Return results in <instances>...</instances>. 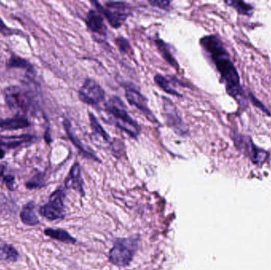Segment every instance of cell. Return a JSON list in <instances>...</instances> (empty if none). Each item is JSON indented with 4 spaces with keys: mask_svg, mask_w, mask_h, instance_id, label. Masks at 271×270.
<instances>
[{
    "mask_svg": "<svg viewBox=\"0 0 271 270\" xmlns=\"http://www.w3.org/2000/svg\"><path fill=\"white\" fill-rule=\"evenodd\" d=\"M4 155H5V152L0 148V158H4Z\"/></svg>",
    "mask_w": 271,
    "mask_h": 270,
    "instance_id": "31",
    "label": "cell"
},
{
    "mask_svg": "<svg viewBox=\"0 0 271 270\" xmlns=\"http://www.w3.org/2000/svg\"><path fill=\"white\" fill-rule=\"evenodd\" d=\"M64 198L65 193L63 190L58 188L54 191L50 196L48 202L40 208V214L48 221L63 220L65 217Z\"/></svg>",
    "mask_w": 271,
    "mask_h": 270,
    "instance_id": "5",
    "label": "cell"
},
{
    "mask_svg": "<svg viewBox=\"0 0 271 270\" xmlns=\"http://www.w3.org/2000/svg\"><path fill=\"white\" fill-rule=\"evenodd\" d=\"M250 98L251 100H252V103H253L254 105H255V106L258 107V108L260 109V110H262L263 112L269 114V112L267 111V110H266V107H265L264 105H262V104L261 103L260 101H259V100L256 99V98H255V96H254L253 94H251V93Z\"/></svg>",
    "mask_w": 271,
    "mask_h": 270,
    "instance_id": "28",
    "label": "cell"
},
{
    "mask_svg": "<svg viewBox=\"0 0 271 270\" xmlns=\"http://www.w3.org/2000/svg\"><path fill=\"white\" fill-rule=\"evenodd\" d=\"M163 117L167 126L177 135L185 137L189 135V130L178 112L177 108L169 98L163 97Z\"/></svg>",
    "mask_w": 271,
    "mask_h": 270,
    "instance_id": "6",
    "label": "cell"
},
{
    "mask_svg": "<svg viewBox=\"0 0 271 270\" xmlns=\"http://www.w3.org/2000/svg\"><path fill=\"white\" fill-rule=\"evenodd\" d=\"M7 65L11 67V68H22V69L27 70L30 72L34 71L32 65L28 61L22 59L21 57H11V59L8 61Z\"/></svg>",
    "mask_w": 271,
    "mask_h": 270,
    "instance_id": "23",
    "label": "cell"
},
{
    "mask_svg": "<svg viewBox=\"0 0 271 270\" xmlns=\"http://www.w3.org/2000/svg\"><path fill=\"white\" fill-rule=\"evenodd\" d=\"M105 111L112 124L122 130L132 138L137 139L140 128L137 121L128 114L123 101L118 97L113 96L105 104Z\"/></svg>",
    "mask_w": 271,
    "mask_h": 270,
    "instance_id": "2",
    "label": "cell"
},
{
    "mask_svg": "<svg viewBox=\"0 0 271 270\" xmlns=\"http://www.w3.org/2000/svg\"><path fill=\"white\" fill-rule=\"evenodd\" d=\"M235 141H239V143H236L237 148L239 146H241L240 149L243 148L248 150L252 161L255 164H259L266 159V155H267L266 151L257 148L251 140L248 141L246 137H240L239 140L236 139Z\"/></svg>",
    "mask_w": 271,
    "mask_h": 270,
    "instance_id": "12",
    "label": "cell"
},
{
    "mask_svg": "<svg viewBox=\"0 0 271 270\" xmlns=\"http://www.w3.org/2000/svg\"><path fill=\"white\" fill-rule=\"evenodd\" d=\"M154 79L156 84H157L160 88H162L165 92L167 93V94H171V95H174V96L179 97V98L182 97V94H181L180 93L178 92V91H176V90H175L173 87H171L168 80L165 78V77H163V75H156Z\"/></svg>",
    "mask_w": 271,
    "mask_h": 270,
    "instance_id": "21",
    "label": "cell"
},
{
    "mask_svg": "<svg viewBox=\"0 0 271 270\" xmlns=\"http://www.w3.org/2000/svg\"><path fill=\"white\" fill-rule=\"evenodd\" d=\"M138 238H120L109 253V260L114 265L125 267L130 265L139 248Z\"/></svg>",
    "mask_w": 271,
    "mask_h": 270,
    "instance_id": "3",
    "label": "cell"
},
{
    "mask_svg": "<svg viewBox=\"0 0 271 270\" xmlns=\"http://www.w3.org/2000/svg\"><path fill=\"white\" fill-rule=\"evenodd\" d=\"M97 11L104 15L113 28H120L130 16L131 6L125 2H107L106 7L96 1H93Z\"/></svg>",
    "mask_w": 271,
    "mask_h": 270,
    "instance_id": "4",
    "label": "cell"
},
{
    "mask_svg": "<svg viewBox=\"0 0 271 270\" xmlns=\"http://www.w3.org/2000/svg\"><path fill=\"white\" fill-rule=\"evenodd\" d=\"M0 33H2L5 36L11 35L13 34L11 30L6 26L5 24L4 23V21L1 20V18H0Z\"/></svg>",
    "mask_w": 271,
    "mask_h": 270,
    "instance_id": "29",
    "label": "cell"
},
{
    "mask_svg": "<svg viewBox=\"0 0 271 270\" xmlns=\"http://www.w3.org/2000/svg\"><path fill=\"white\" fill-rule=\"evenodd\" d=\"M225 4L234 7L239 14H245V15H251L252 14V11H253V7L243 2V1L232 0V1H225Z\"/></svg>",
    "mask_w": 271,
    "mask_h": 270,
    "instance_id": "22",
    "label": "cell"
},
{
    "mask_svg": "<svg viewBox=\"0 0 271 270\" xmlns=\"http://www.w3.org/2000/svg\"><path fill=\"white\" fill-rule=\"evenodd\" d=\"M79 97L84 103L97 106L104 101L105 91L94 80L87 78L79 91Z\"/></svg>",
    "mask_w": 271,
    "mask_h": 270,
    "instance_id": "8",
    "label": "cell"
},
{
    "mask_svg": "<svg viewBox=\"0 0 271 270\" xmlns=\"http://www.w3.org/2000/svg\"><path fill=\"white\" fill-rule=\"evenodd\" d=\"M155 42H156V46H157L158 49L160 50V53H161L162 57L164 58L165 61L169 63V64H170L173 68L179 69V64H178L174 57L170 53L167 44L160 39L155 40Z\"/></svg>",
    "mask_w": 271,
    "mask_h": 270,
    "instance_id": "18",
    "label": "cell"
},
{
    "mask_svg": "<svg viewBox=\"0 0 271 270\" xmlns=\"http://www.w3.org/2000/svg\"><path fill=\"white\" fill-rule=\"evenodd\" d=\"M64 184L67 188H73L77 192L80 193L82 196L85 195V191L84 190V180L82 178L80 164L77 163L71 167V171L64 181Z\"/></svg>",
    "mask_w": 271,
    "mask_h": 270,
    "instance_id": "11",
    "label": "cell"
},
{
    "mask_svg": "<svg viewBox=\"0 0 271 270\" xmlns=\"http://www.w3.org/2000/svg\"><path fill=\"white\" fill-rule=\"evenodd\" d=\"M89 119H90V126L92 128L93 132L98 137H102L103 139V141L107 143H110L111 137L106 132V130L103 128V126L100 125V123L98 122L97 118H95V116L92 113H89Z\"/></svg>",
    "mask_w": 271,
    "mask_h": 270,
    "instance_id": "19",
    "label": "cell"
},
{
    "mask_svg": "<svg viewBox=\"0 0 271 270\" xmlns=\"http://www.w3.org/2000/svg\"><path fill=\"white\" fill-rule=\"evenodd\" d=\"M35 204L32 201L27 203L22 207L20 212L21 222L27 226H36L39 224V219L34 212Z\"/></svg>",
    "mask_w": 271,
    "mask_h": 270,
    "instance_id": "14",
    "label": "cell"
},
{
    "mask_svg": "<svg viewBox=\"0 0 271 270\" xmlns=\"http://www.w3.org/2000/svg\"><path fill=\"white\" fill-rule=\"evenodd\" d=\"M126 98L129 101V103L139 110L142 114L145 116L146 118L149 121L154 123V124L160 125V123L156 119V117L153 115L150 109L149 108L147 98L144 95H142L139 91L129 88L126 91Z\"/></svg>",
    "mask_w": 271,
    "mask_h": 270,
    "instance_id": "10",
    "label": "cell"
},
{
    "mask_svg": "<svg viewBox=\"0 0 271 270\" xmlns=\"http://www.w3.org/2000/svg\"><path fill=\"white\" fill-rule=\"evenodd\" d=\"M15 178L12 175H7L4 178V182H5L6 185H7V188L11 191H14L15 190V187H14V181Z\"/></svg>",
    "mask_w": 271,
    "mask_h": 270,
    "instance_id": "27",
    "label": "cell"
},
{
    "mask_svg": "<svg viewBox=\"0 0 271 270\" xmlns=\"http://www.w3.org/2000/svg\"><path fill=\"white\" fill-rule=\"evenodd\" d=\"M200 43L220 73L227 92L238 101L241 107L246 108L248 101L240 86L239 75L221 41L216 36L209 35L202 38Z\"/></svg>",
    "mask_w": 271,
    "mask_h": 270,
    "instance_id": "1",
    "label": "cell"
},
{
    "mask_svg": "<svg viewBox=\"0 0 271 270\" xmlns=\"http://www.w3.org/2000/svg\"><path fill=\"white\" fill-rule=\"evenodd\" d=\"M86 25L92 33L93 38L97 42H103L107 38V28L100 13L90 10L86 18Z\"/></svg>",
    "mask_w": 271,
    "mask_h": 270,
    "instance_id": "9",
    "label": "cell"
},
{
    "mask_svg": "<svg viewBox=\"0 0 271 270\" xmlns=\"http://www.w3.org/2000/svg\"><path fill=\"white\" fill-rule=\"evenodd\" d=\"M4 171H5V167H4V165H2V164H0V177L3 176Z\"/></svg>",
    "mask_w": 271,
    "mask_h": 270,
    "instance_id": "30",
    "label": "cell"
},
{
    "mask_svg": "<svg viewBox=\"0 0 271 270\" xmlns=\"http://www.w3.org/2000/svg\"><path fill=\"white\" fill-rule=\"evenodd\" d=\"M149 4H152L155 7H159L161 9L164 10V11H169L170 9V4L171 2L170 1H163V0H150Z\"/></svg>",
    "mask_w": 271,
    "mask_h": 270,
    "instance_id": "26",
    "label": "cell"
},
{
    "mask_svg": "<svg viewBox=\"0 0 271 270\" xmlns=\"http://www.w3.org/2000/svg\"><path fill=\"white\" fill-rule=\"evenodd\" d=\"M64 128H65L66 132H67V136L69 137L71 142H72L73 144L78 148L79 151H80L82 155H84V157H87V158H90V159L100 161L98 158L96 156L95 154H94L91 150L89 149L88 148L85 147V146L83 144V143L77 138V136L75 135L72 128H71V123H70L69 121H67V120H64Z\"/></svg>",
    "mask_w": 271,
    "mask_h": 270,
    "instance_id": "13",
    "label": "cell"
},
{
    "mask_svg": "<svg viewBox=\"0 0 271 270\" xmlns=\"http://www.w3.org/2000/svg\"><path fill=\"white\" fill-rule=\"evenodd\" d=\"M18 259L19 253L14 248V246L7 244L0 246V261L13 263L18 261Z\"/></svg>",
    "mask_w": 271,
    "mask_h": 270,
    "instance_id": "17",
    "label": "cell"
},
{
    "mask_svg": "<svg viewBox=\"0 0 271 270\" xmlns=\"http://www.w3.org/2000/svg\"><path fill=\"white\" fill-rule=\"evenodd\" d=\"M5 100L11 111L18 114H26L30 111L31 101L23 90L16 86H11L5 90Z\"/></svg>",
    "mask_w": 271,
    "mask_h": 270,
    "instance_id": "7",
    "label": "cell"
},
{
    "mask_svg": "<svg viewBox=\"0 0 271 270\" xmlns=\"http://www.w3.org/2000/svg\"><path fill=\"white\" fill-rule=\"evenodd\" d=\"M32 137L30 136H19V137H2L0 143L7 148H16L27 141H31Z\"/></svg>",
    "mask_w": 271,
    "mask_h": 270,
    "instance_id": "20",
    "label": "cell"
},
{
    "mask_svg": "<svg viewBox=\"0 0 271 270\" xmlns=\"http://www.w3.org/2000/svg\"><path fill=\"white\" fill-rule=\"evenodd\" d=\"M44 185V175L43 173H37L26 183V186L28 190L42 188Z\"/></svg>",
    "mask_w": 271,
    "mask_h": 270,
    "instance_id": "24",
    "label": "cell"
},
{
    "mask_svg": "<svg viewBox=\"0 0 271 270\" xmlns=\"http://www.w3.org/2000/svg\"><path fill=\"white\" fill-rule=\"evenodd\" d=\"M30 126V122L24 117H16V118H10L4 120L0 122V129L3 130H17L27 128Z\"/></svg>",
    "mask_w": 271,
    "mask_h": 270,
    "instance_id": "15",
    "label": "cell"
},
{
    "mask_svg": "<svg viewBox=\"0 0 271 270\" xmlns=\"http://www.w3.org/2000/svg\"><path fill=\"white\" fill-rule=\"evenodd\" d=\"M44 235L54 239L60 241L64 244H76L77 239L71 236L69 233L63 229H54V228H47L44 231Z\"/></svg>",
    "mask_w": 271,
    "mask_h": 270,
    "instance_id": "16",
    "label": "cell"
},
{
    "mask_svg": "<svg viewBox=\"0 0 271 270\" xmlns=\"http://www.w3.org/2000/svg\"><path fill=\"white\" fill-rule=\"evenodd\" d=\"M116 43H117V46H118L119 49L120 50V52H122V53H127L129 52V50L130 49V42L125 38H117Z\"/></svg>",
    "mask_w": 271,
    "mask_h": 270,
    "instance_id": "25",
    "label": "cell"
}]
</instances>
